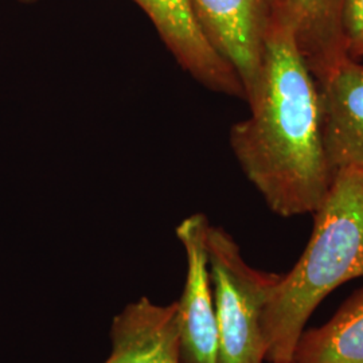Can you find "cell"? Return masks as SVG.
Returning <instances> with one entry per match:
<instances>
[{"mask_svg": "<svg viewBox=\"0 0 363 363\" xmlns=\"http://www.w3.org/2000/svg\"><path fill=\"white\" fill-rule=\"evenodd\" d=\"M18 1H21V3H26V4H31V3H35V1H38V0H18Z\"/></svg>", "mask_w": 363, "mask_h": 363, "instance_id": "12", "label": "cell"}, {"mask_svg": "<svg viewBox=\"0 0 363 363\" xmlns=\"http://www.w3.org/2000/svg\"><path fill=\"white\" fill-rule=\"evenodd\" d=\"M250 116L234 124L230 145L247 179L280 217L313 214L334 179L325 155L320 96L298 50L284 6L267 33Z\"/></svg>", "mask_w": 363, "mask_h": 363, "instance_id": "1", "label": "cell"}, {"mask_svg": "<svg viewBox=\"0 0 363 363\" xmlns=\"http://www.w3.org/2000/svg\"><path fill=\"white\" fill-rule=\"evenodd\" d=\"M311 238L267 298L261 327L268 363H292L307 320L328 294L363 277V169H337L313 213Z\"/></svg>", "mask_w": 363, "mask_h": 363, "instance_id": "2", "label": "cell"}, {"mask_svg": "<svg viewBox=\"0 0 363 363\" xmlns=\"http://www.w3.org/2000/svg\"><path fill=\"white\" fill-rule=\"evenodd\" d=\"M203 214L181 222L177 235L187 261L186 281L177 301L182 363H220L218 325L208 269V229Z\"/></svg>", "mask_w": 363, "mask_h": 363, "instance_id": "4", "label": "cell"}, {"mask_svg": "<svg viewBox=\"0 0 363 363\" xmlns=\"http://www.w3.org/2000/svg\"><path fill=\"white\" fill-rule=\"evenodd\" d=\"M210 43L233 66L249 99L256 86L264 42L283 0H193Z\"/></svg>", "mask_w": 363, "mask_h": 363, "instance_id": "5", "label": "cell"}, {"mask_svg": "<svg viewBox=\"0 0 363 363\" xmlns=\"http://www.w3.org/2000/svg\"><path fill=\"white\" fill-rule=\"evenodd\" d=\"M208 269L214 294L220 363H264L267 355L261 319L279 273L252 268L225 229H208Z\"/></svg>", "mask_w": 363, "mask_h": 363, "instance_id": "3", "label": "cell"}, {"mask_svg": "<svg viewBox=\"0 0 363 363\" xmlns=\"http://www.w3.org/2000/svg\"><path fill=\"white\" fill-rule=\"evenodd\" d=\"M292 363H363V288L325 325L303 331Z\"/></svg>", "mask_w": 363, "mask_h": 363, "instance_id": "10", "label": "cell"}, {"mask_svg": "<svg viewBox=\"0 0 363 363\" xmlns=\"http://www.w3.org/2000/svg\"><path fill=\"white\" fill-rule=\"evenodd\" d=\"M298 50L318 84L347 58L340 37L342 0H283Z\"/></svg>", "mask_w": 363, "mask_h": 363, "instance_id": "9", "label": "cell"}, {"mask_svg": "<svg viewBox=\"0 0 363 363\" xmlns=\"http://www.w3.org/2000/svg\"><path fill=\"white\" fill-rule=\"evenodd\" d=\"M318 86L330 167L363 169V61L346 58Z\"/></svg>", "mask_w": 363, "mask_h": 363, "instance_id": "7", "label": "cell"}, {"mask_svg": "<svg viewBox=\"0 0 363 363\" xmlns=\"http://www.w3.org/2000/svg\"><path fill=\"white\" fill-rule=\"evenodd\" d=\"M339 27L347 58L363 61V0H342Z\"/></svg>", "mask_w": 363, "mask_h": 363, "instance_id": "11", "label": "cell"}, {"mask_svg": "<svg viewBox=\"0 0 363 363\" xmlns=\"http://www.w3.org/2000/svg\"><path fill=\"white\" fill-rule=\"evenodd\" d=\"M112 350L104 363H182L177 301L130 303L111 325Z\"/></svg>", "mask_w": 363, "mask_h": 363, "instance_id": "8", "label": "cell"}, {"mask_svg": "<svg viewBox=\"0 0 363 363\" xmlns=\"http://www.w3.org/2000/svg\"><path fill=\"white\" fill-rule=\"evenodd\" d=\"M150 16L178 64L213 91L245 100L233 66L210 43L195 13L193 0H133Z\"/></svg>", "mask_w": 363, "mask_h": 363, "instance_id": "6", "label": "cell"}]
</instances>
